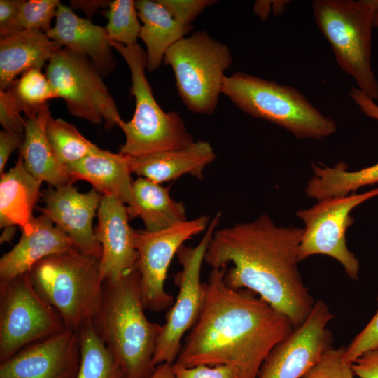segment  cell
<instances>
[{"label": "cell", "mask_w": 378, "mask_h": 378, "mask_svg": "<svg viewBox=\"0 0 378 378\" xmlns=\"http://www.w3.org/2000/svg\"><path fill=\"white\" fill-rule=\"evenodd\" d=\"M29 274L66 328L78 331L98 312L104 293L100 258L75 248L43 259Z\"/></svg>", "instance_id": "4"}, {"label": "cell", "mask_w": 378, "mask_h": 378, "mask_svg": "<svg viewBox=\"0 0 378 378\" xmlns=\"http://www.w3.org/2000/svg\"><path fill=\"white\" fill-rule=\"evenodd\" d=\"M102 195L94 188L80 192L72 184L44 190V207H38L74 241L76 247L101 258L102 247L97 240L92 221Z\"/></svg>", "instance_id": "16"}, {"label": "cell", "mask_w": 378, "mask_h": 378, "mask_svg": "<svg viewBox=\"0 0 378 378\" xmlns=\"http://www.w3.org/2000/svg\"><path fill=\"white\" fill-rule=\"evenodd\" d=\"M66 329L29 272L0 282V363L26 346Z\"/></svg>", "instance_id": "9"}, {"label": "cell", "mask_w": 378, "mask_h": 378, "mask_svg": "<svg viewBox=\"0 0 378 378\" xmlns=\"http://www.w3.org/2000/svg\"><path fill=\"white\" fill-rule=\"evenodd\" d=\"M352 368L358 378H378V348L362 354Z\"/></svg>", "instance_id": "39"}, {"label": "cell", "mask_w": 378, "mask_h": 378, "mask_svg": "<svg viewBox=\"0 0 378 378\" xmlns=\"http://www.w3.org/2000/svg\"><path fill=\"white\" fill-rule=\"evenodd\" d=\"M46 74L71 115L106 129L122 120L103 76L88 57L63 47L48 62Z\"/></svg>", "instance_id": "11"}, {"label": "cell", "mask_w": 378, "mask_h": 378, "mask_svg": "<svg viewBox=\"0 0 378 378\" xmlns=\"http://www.w3.org/2000/svg\"><path fill=\"white\" fill-rule=\"evenodd\" d=\"M226 269H211L204 307L174 363L230 365L239 378H258L270 352L294 327L255 293L228 286Z\"/></svg>", "instance_id": "1"}, {"label": "cell", "mask_w": 378, "mask_h": 378, "mask_svg": "<svg viewBox=\"0 0 378 378\" xmlns=\"http://www.w3.org/2000/svg\"><path fill=\"white\" fill-rule=\"evenodd\" d=\"M111 1H83V0H74L71 1V6L80 9L84 11L88 15H92L99 8H106L109 6Z\"/></svg>", "instance_id": "43"}, {"label": "cell", "mask_w": 378, "mask_h": 378, "mask_svg": "<svg viewBox=\"0 0 378 378\" xmlns=\"http://www.w3.org/2000/svg\"><path fill=\"white\" fill-rule=\"evenodd\" d=\"M127 64L131 74V94L135 97L132 118L121 120L118 126L125 136L120 153L139 156L179 149L194 141L183 119L176 112H165L157 102L146 77V52L138 43L131 46L111 41Z\"/></svg>", "instance_id": "7"}, {"label": "cell", "mask_w": 378, "mask_h": 378, "mask_svg": "<svg viewBox=\"0 0 378 378\" xmlns=\"http://www.w3.org/2000/svg\"><path fill=\"white\" fill-rule=\"evenodd\" d=\"M172 370L176 378H239L237 369L230 365H200L187 368L174 363Z\"/></svg>", "instance_id": "37"}, {"label": "cell", "mask_w": 378, "mask_h": 378, "mask_svg": "<svg viewBox=\"0 0 378 378\" xmlns=\"http://www.w3.org/2000/svg\"><path fill=\"white\" fill-rule=\"evenodd\" d=\"M23 107L26 116L38 110L50 99L57 98L46 74L31 69L10 87Z\"/></svg>", "instance_id": "31"}, {"label": "cell", "mask_w": 378, "mask_h": 378, "mask_svg": "<svg viewBox=\"0 0 378 378\" xmlns=\"http://www.w3.org/2000/svg\"><path fill=\"white\" fill-rule=\"evenodd\" d=\"M181 24L191 26V23L209 6L212 0H158Z\"/></svg>", "instance_id": "36"}, {"label": "cell", "mask_w": 378, "mask_h": 378, "mask_svg": "<svg viewBox=\"0 0 378 378\" xmlns=\"http://www.w3.org/2000/svg\"><path fill=\"white\" fill-rule=\"evenodd\" d=\"M209 223L208 216H201L159 231H134V243L138 254L135 270L140 275L145 309L159 312L172 307L174 297L164 289L169 265L183 243L206 231Z\"/></svg>", "instance_id": "13"}, {"label": "cell", "mask_w": 378, "mask_h": 378, "mask_svg": "<svg viewBox=\"0 0 378 378\" xmlns=\"http://www.w3.org/2000/svg\"><path fill=\"white\" fill-rule=\"evenodd\" d=\"M127 211L130 220L140 218L149 232L187 220L184 204L170 196L169 187L139 176L133 181L132 202Z\"/></svg>", "instance_id": "24"}, {"label": "cell", "mask_w": 378, "mask_h": 378, "mask_svg": "<svg viewBox=\"0 0 378 378\" xmlns=\"http://www.w3.org/2000/svg\"><path fill=\"white\" fill-rule=\"evenodd\" d=\"M135 6L143 23L139 38L146 48V69L153 71L163 62L168 49L184 38L192 26L178 22L158 0H137Z\"/></svg>", "instance_id": "26"}, {"label": "cell", "mask_w": 378, "mask_h": 378, "mask_svg": "<svg viewBox=\"0 0 378 378\" xmlns=\"http://www.w3.org/2000/svg\"><path fill=\"white\" fill-rule=\"evenodd\" d=\"M349 95L362 113L378 122V105L357 87H351Z\"/></svg>", "instance_id": "41"}, {"label": "cell", "mask_w": 378, "mask_h": 378, "mask_svg": "<svg viewBox=\"0 0 378 378\" xmlns=\"http://www.w3.org/2000/svg\"><path fill=\"white\" fill-rule=\"evenodd\" d=\"M55 18V25L46 33L50 39L88 57L102 76L115 69L116 61L105 27L78 16L61 2Z\"/></svg>", "instance_id": "19"}, {"label": "cell", "mask_w": 378, "mask_h": 378, "mask_svg": "<svg viewBox=\"0 0 378 378\" xmlns=\"http://www.w3.org/2000/svg\"><path fill=\"white\" fill-rule=\"evenodd\" d=\"M98 218L94 232L102 247V276L104 281L120 278L135 270L138 259L127 206L114 197L103 196Z\"/></svg>", "instance_id": "17"}, {"label": "cell", "mask_w": 378, "mask_h": 378, "mask_svg": "<svg viewBox=\"0 0 378 378\" xmlns=\"http://www.w3.org/2000/svg\"><path fill=\"white\" fill-rule=\"evenodd\" d=\"M23 107L11 88L0 90V123L4 130L24 134L27 120L21 115Z\"/></svg>", "instance_id": "34"}, {"label": "cell", "mask_w": 378, "mask_h": 378, "mask_svg": "<svg viewBox=\"0 0 378 378\" xmlns=\"http://www.w3.org/2000/svg\"><path fill=\"white\" fill-rule=\"evenodd\" d=\"M345 346L330 347L302 378H358L345 360Z\"/></svg>", "instance_id": "33"}, {"label": "cell", "mask_w": 378, "mask_h": 378, "mask_svg": "<svg viewBox=\"0 0 378 378\" xmlns=\"http://www.w3.org/2000/svg\"><path fill=\"white\" fill-rule=\"evenodd\" d=\"M24 134L13 133L5 130L0 132V174L4 173L6 164L11 153L17 148H20L23 141Z\"/></svg>", "instance_id": "40"}, {"label": "cell", "mask_w": 378, "mask_h": 378, "mask_svg": "<svg viewBox=\"0 0 378 378\" xmlns=\"http://www.w3.org/2000/svg\"><path fill=\"white\" fill-rule=\"evenodd\" d=\"M63 46L41 31L24 30L0 40V90L10 88L19 75L41 69Z\"/></svg>", "instance_id": "22"}, {"label": "cell", "mask_w": 378, "mask_h": 378, "mask_svg": "<svg viewBox=\"0 0 378 378\" xmlns=\"http://www.w3.org/2000/svg\"><path fill=\"white\" fill-rule=\"evenodd\" d=\"M149 378H176L172 365L162 363L156 366L154 372Z\"/></svg>", "instance_id": "44"}, {"label": "cell", "mask_w": 378, "mask_h": 378, "mask_svg": "<svg viewBox=\"0 0 378 378\" xmlns=\"http://www.w3.org/2000/svg\"><path fill=\"white\" fill-rule=\"evenodd\" d=\"M46 134L57 158L66 167L101 149L86 139L74 125L52 115L46 125Z\"/></svg>", "instance_id": "29"}, {"label": "cell", "mask_w": 378, "mask_h": 378, "mask_svg": "<svg viewBox=\"0 0 378 378\" xmlns=\"http://www.w3.org/2000/svg\"><path fill=\"white\" fill-rule=\"evenodd\" d=\"M67 167L74 181H86L102 196L131 203L133 180L127 155L100 149Z\"/></svg>", "instance_id": "23"}, {"label": "cell", "mask_w": 378, "mask_h": 378, "mask_svg": "<svg viewBox=\"0 0 378 378\" xmlns=\"http://www.w3.org/2000/svg\"><path fill=\"white\" fill-rule=\"evenodd\" d=\"M21 0L0 1V36L6 38L24 31L22 27L19 8Z\"/></svg>", "instance_id": "38"}, {"label": "cell", "mask_w": 378, "mask_h": 378, "mask_svg": "<svg viewBox=\"0 0 378 378\" xmlns=\"http://www.w3.org/2000/svg\"><path fill=\"white\" fill-rule=\"evenodd\" d=\"M51 113L48 104L27 115L24 141L19 148L27 171L54 188L72 184L68 167L55 155L47 137L46 125Z\"/></svg>", "instance_id": "21"}, {"label": "cell", "mask_w": 378, "mask_h": 378, "mask_svg": "<svg viewBox=\"0 0 378 378\" xmlns=\"http://www.w3.org/2000/svg\"><path fill=\"white\" fill-rule=\"evenodd\" d=\"M313 176L307 182L305 192L318 201L344 196L361 187L378 183V162L356 171H349L344 162L332 167L312 163Z\"/></svg>", "instance_id": "27"}, {"label": "cell", "mask_w": 378, "mask_h": 378, "mask_svg": "<svg viewBox=\"0 0 378 378\" xmlns=\"http://www.w3.org/2000/svg\"><path fill=\"white\" fill-rule=\"evenodd\" d=\"M140 275L134 270L104 281L103 299L92 325L123 369L126 378H149L162 326L144 312Z\"/></svg>", "instance_id": "3"}, {"label": "cell", "mask_w": 378, "mask_h": 378, "mask_svg": "<svg viewBox=\"0 0 378 378\" xmlns=\"http://www.w3.org/2000/svg\"><path fill=\"white\" fill-rule=\"evenodd\" d=\"M108 23L106 26L111 41L131 46L139 38L141 24L133 0H114L110 2L106 13Z\"/></svg>", "instance_id": "30"}, {"label": "cell", "mask_w": 378, "mask_h": 378, "mask_svg": "<svg viewBox=\"0 0 378 378\" xmlns=\"http://www.w3.org/2000/svg\"><path fill=\"white\" fill-rule=\"evenodd\" d=\"M127 157L132 174L161 184L185 174L202 178L204 169L216 154L209 142L198 140L179 149Z\"/></svg>", "instance_id": "20"}, {"label": "cell", "mask_w": 378, "mask_h": 378, "mask_svg": "<svg viewBox=\"0 0 378 378\" xmlns=\"http://www.w3.org/2000/svg\"><path fill=\"white\" fill-rule=\"evenodd\" d=\"M17 231L15 225L4 227V230L0 237V243H10L13 239Z\"/></svg>", "instance_id": "45"}, {"label": "cell", "mask_w": 378, "mask_h": 378, "mask_svg": "<svg viewBox=\"0 0 378 378\" xmlns=\"http://www.w3.org/2000/svg\"><path fill=\"white\" fill-rule=\"evenodd\" d=\"M378 196V188L357 194L326 198L297 211L304 225L299 248L300 262L315 255H325L338 261L352 280H358V260L347 247L346 234L354 224L351 211Z\"/></svg>", "instance_id": "12"}, {"label": "cell", "mask_w": 378, "mask_h": 378, "mask_svg": "<svg viewBox=\"0 0 378 378\" xmlns=\"http://www.w3.org/2000/svg\"><path fill=\"white\" fill-rule=\"evenodd\" d=\"M220 218L221 213L218 212L197 246L183 245L176 253L182 267L174 277L178 291L157 340L153 358L155 367L162 363H175L182 348L183 336L192 328L200 316L206 298V285L201 281L202 266Z\"/></svg>", "instance_id": "10"}, {"label": "cell", "mask_w": 378, "mask_h": 378, "mask_svg": "<svg viewBox=\"0 0 378 378\" xmlns=\"http://www.w3.org/2000/svg\"><path fill=\"white\" fill-rule=\"evenodd\" d=\"M80 363L78 332L66 328L1 363L0 378H76Z\"/></svg>", "instance_id": "15"}, {"label": "cell", "mask_w": 378, "mask_h": 378, "mask_svg": "<svg viewBox=\"0 0 378 378\" xmlns=\"http://www.w3.org/2000/svg\"><path fill=\"white\" fill-rule=\"evenodd\" d=\"M77 332L80 363L76 378H126L123 369L95 332L92 321Z\"/></svg>", "instance_id": "28"}, {"label": "cell", "mask_w": 378, "mask_h": 378, "mask_svg": "<svg viewBox=\"0 0 378 378\" xmlns=\"http://www.w3.org/2000/svg\"><path fill=\"white\" fill-rule=\"evenodd\" d=\"M222 93L242 111L274 123L298 139L319 140L337 131L335 121L292 86L237 71L225 76Z\"/></svg>", "instance_id": "5"}, {"label": "cell", "mask_w": 378, "mask_h": 378, "mask_svg": "<svg viewBox=\"0 0 378 378\" xmlns=\"http://www.w3.org/2000/svg\"><path fill=\"white\" fill-rule=\"evenodd\" d=\"M58 0L21 1L19 15L24 30L47 33L51 29V21L56 17Z\"/></svg>", "instance_id": "32"}, {"label": "cell", "mask_w": 378, "mask_h": 378, "mask_svg": "<svg viewBox=\"0 0 378 378\" xmlns=\"http://www.w3.org/2000/svg\"><path fill=\"white\" fill-rule=\"evenodd\" d=\"M378 348V309L365 328L345 346V360L353 364L364 353Z\"/></svg>", "instance_id": "35"}, {"label": "cell", "mask_w": 378, "mask_h": 378, "mask_svg": "<svg viewBox=\"0 0 378 378\" xmlns=\"http://www.w3.org/2000/svg\"><path fill=\"white\" fill-rule=\"evenodd\" d=\"M41 183L27 171L19 154L15 165L1 175V227L18 225L21 229L32 220L34 209L41 196Z\"/></svg>", "instance_id": "25"}, {"label": "cell", "mask_w": 378, "mask_h": 378, "mask_svg": "<svg viewBox=\"0 0 378 378\" xmlns=\"http://www.w3.org/2000/svg\"><path fill=\"white\" fill-rule=\"evenodd\" d=\"M163 62L172 68L178 94L188 109L200 114L214 113L225 71L232 63L230 48L206 31H197L171 46Z\"/></svg>", "instance_id": "8"}, {"label": "cell", "mask_w": 378, "mask_h": 378, "mask_svg": "<svg viewBox=\"0 0 378 378\" xmlns=\"http://www.w3.org/2000/svg\"><path fill=\"white\" fill-rule=\"evenodd\" d=\"M302 233L300 227L276 225L264 214L253 221L216 230L204 262L212 269L231 265L224 276L228 286L258 295L295 328L315 304L298 269Z\"/></svg>", "instance_id": "2"}, {"label": "cell", "mask_w": 378, "mask_h": 378, "mask_svg": "<svg viewBox=\"0 0 378 378\" xmlns=\"http://www.w3.org/2000/svg\"><path fill=\"white\" fill-rule=\"evenodd\" d=\"M20 230L18 243L0 259V282L29 272L46 258L77 248L71 238L43 214L34 217Z\"/></svg>", "instance_id": "18"}, {"label": "cell", "mask_w": 378, "mask_h": 378, "mask_svg": "<svg viewBox=\"0 0 378 378\" xmlns=\"http://www.w3.org/2000/svg\"><path fill=\"white\" fill-rule=\"evenodd\" d=\"M315 22L330 45L338 66L357 88L378 100V80L372 67V34L378 0H314Z\"/></svg>", "instance_id": "6"}, {"label": "cell", "mask_w": 378, "mask_h": 378, "mask_svg": "<svg viewBox=\"0 0 378 378\" xmlns=\"http://www.w3.org/2000/svg\"><path fill=\"white\" fill-rule=\"evenodd\" d=\"M374 27L378 29V9L376 10L373 19Z\"/></svg>", "instance_id": "46"}, {"label": "cell", "mask_w": 378, "mask_h": 378, "mask_svg": "<svg viewBox=\"0 0 378 378\" xmlns=\"http://www.w3.org/2000/svg\"><path fill=\"white\" fill-rule=\"evenodd\" d=\"M289 3V1H257L253 10L262 20H265L272 10L276 15L283 13Z\"/></svg>", "instance_id": "42"}, {"label": "cell", "mask_w": 378, "mask_h": 378, "mask_svg": "<svg viewBox=\"0 0 378 378\" xmlns=\"http://www.w3.org/2000/svg\"><path fill=\"white\" fill-rule=\"evenodd\" d=\"M333 317L324 301H316L306 320L272 349L258 378H302L331 347Z\"/></svg>", "instance_id": "14"}]
</instances>
